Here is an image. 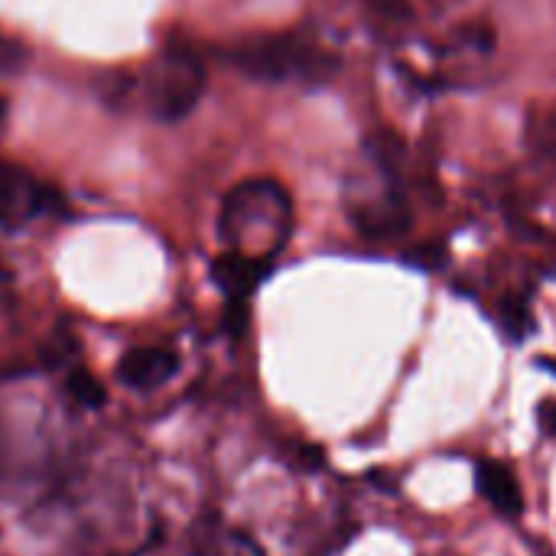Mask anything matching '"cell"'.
Instances as JSON below:
<instances>
[{
	"mask_svg": "<svg viewBox=\"0 0 556 556\" xmlns=\"http://www.w3.org/2000/svg\"><path fill=\"white\" fill-rule=\"evenodd\" d=\"M0 280H3V264H0Z\"/></svg>",
	"mask_w": 556,
	"mask_h": 556,
	"instance_id": "cell-11",
	"label": "cell"
},
{
	"mask_svg": "<svg viewBox=\"0 0 556 556\" xmlns=\"http://www.w3.org/2000/svg\"><path fill=\"white\" fill-rule=\"evenodd\" d=\"M3 117H7V104H3V98H0V124H3Z\"/></svg>",
	"mask_w": 556,
	"mask_h": 556,
	"instance_id": "cell-10",
	"label": "cell"
},
{
	"mask_svg": "<svg viewBox=\"0 0 556 556\" xmlns=\"http://www.w3.org/2000/svg\"><path fill=\"white\" fill-rule=\"evenodd\" d=\"M225 59L257 81H329L336 55L300 33H261L238 39Z\"/></svg>",
	"mask_w": 556,
	"mask_h": 556,
	"instance_id": "cell-2",
	"label": "cell"
},
{
	"mask_svg": "<svg viewBox=\"0 0 556 556\" xmlns=\"http://www.w3.org/2000/svg\"><path fill=\"white\" fill-rule=\"evenodd\" d=\"M293 231V199L277 179H244L238 182L218 212V235L225 251L270 261L290 241Z\"/></svg>",
	"mask_w": 556,
	"mask_h": 556,
	"instance_id": "cell-1",
	"label": "cell"
},
{
	"mask_svg": "<svg viewBox=\"0 0 556 556\" xmlns=\"http://www.w3.org/2000/svg\"><path fill=\"white\" fill-rule=\"evenodd\" d=\"M270 267H274L270 261H254V257H241V254L225 251V254L215 261L212 274H215L218 287H222L231 300H244V296H251L254 287L270 274Z\"/></svg>",
	"mask_w": 556,
	"mask_h": 556,
	"instance_id": "cell-5",
	"label": "cell"
},
{
	"mask_svg": "<svg viewBox=\"0 0 556 556\" xmlns=\"http://www.w3.org/2000/svg\"><path fill=\"white\" fill-rule=\"evenodd\" d=\"M476 479H479V492L485 495V502H492L502 515H521V489L508 466L485 459L479 463Z\"/></svg>",
	"mask_w": 556,
	"mask_h": 556,
	"instance_id": "cell-7",
	"label": "cell"
},
{
	"mask_svg": "<svg viewBox=\"0 0 556 556\" xmlns=\"http://www.w3.org/2000/svg\"><path fill=\"white\" fill-rule=\"evenodd\" d=\"M531 130H534V140H538V147H541V150L556 153V108L547 114V117H541Z\"/></svg>",
	"mask_w": 556,
	"mask_h": 556,
	"instance_id": "cell-9",
	"label": "cell"
},
{
	"mask_svg": "<svg viewBox=\"0 0 556 556\" xmlns=\"http://www.w3.org/2000/svg\"><path fill=\"white\" fill-rule=\"evenodd\" d=\"M26 62H29V49L16 36L0 29V75H20Z\"/></svg>",
	"mask_w": 556,
	"mask_h": 556,
	"instance_id": "cell-8",
	"label": "cell"
},
{
	"mask_svg": "<svg viewBox=\"0 0 556 556\" xmlns=\"http://www.w3.org/2000/svg\"><path fill=\"white\" fill-rule=\"evenodd\" d=\"M179 358L169 349H134L121 362V381L134 388H153L163 384L176 371Z\"/></svg>",
	"mask_w": 556,
	"mask_h": 556,
	"instance_id": "cell-6",
	"label": "cell"
},
{
	"mask_svg": "<svg viewBox=\"0 0 556 556\" xmlns=\"http://www.w3.org/2000/svg\"><path fill=\"white\" fill-rule=\"evenodd\" d=\"M202 91H205V65L199 52L179 42L166 46L143 75L147 111L163 124H176L186 114H192Z\"/></svg>",
	"mask_w": 556,
	"mask_h": 556,
	"instance_id": "cell-3",
	"label": "cell"
},
{
	"mask_svg": "<svg viewBox=\"0 0 556 556\" xmlns=\"http://www.w3.org/2000/svg\"><path fill=\"white\" fill-rule=\"evenodd\" d=\"M55 192L29 169L0 160V231H20L52 208Z\"/></svg>",
	"mask_w": 556,
	"mask_h": 556,
	"instance_id": "cell-4",
	"label": "cell"
}]
</instances>
